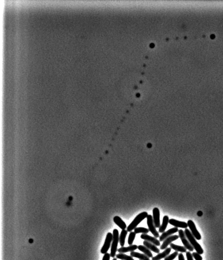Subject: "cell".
Returning <instances> with one entry per match:
<instances>
[{
  "label": "cell",
  "mask_w": 223,
  "mask_h": 260,
  "mask_svg": "<svg viewBox=\"0 0 223 260\" xmlns=\"http://www.w3.org/2000/svg\"><path fill=\"white\" fill-rule=\"evenodd\" d=\"M187 225H188V227H189L190 230L191 231L192 234L194 236V237L197 240H200L202 239V236L198 230H197L196 226H195L194 223V221L192 220L188 221H187Z\"/></svg>",
  "instance_id": "cell-7"
},
{
  "label": "cell",
  "mask_w": 223,
  "mask_h": 260,
  "mask_svg": "<svg viewBox=\"0 0 223 260\" xmlns=\"http://www.w3.org/2000/svg\"><path fill=\"white\" fill-rule=\"evenodd\" d=\"M149 231L147 228L143 227H137L134 229V232L136 234L139 233H143V234H147L149 232Z\"/></svg>",
  "instance_id": "cell-23"
},
{
  "label": "cell",
  "mask_w": 223,
  "mask_h": 260,
  "mask_svg": "<svg viewBox=\"0 0 223 260\" xmlns=\"http://www.w3.org/2000/svg\"><path fill=\"white\" fill-rule=\"evenodd\" d=\"M140 238L142 239H144V240H146L147 241L151 243L152 244L155 245L156 246H161L160 240H158L155 237H151L150 236L146 234H143L141 235Z\"/></svg>",
  "instance_id": "cell-10"
},
{
  "label": "cell",
  "mask_w": 223,
  "mask_h": 260,
  "mask_svg": "<svg viewBox=\"0 0 223 260\" xmlns=\"http://www.w3.org/2000/svg\"><path fill=\"white\" fill-rule=\"evenodd\" d=\"M130 254V256L132 257L139 258L140 260H151L150 258H149L147 256H146V254H142L134 252V251L131 252Z\"/></svg>",
  "instance_id": "cell-18"
},
{
  "label": "cell",
  "mask_w": 223,
  "mask_h": 260,
  "mask_svg": "<svg viewBox=\"0 0 223 260\" xmlns=\"http://www.w3.org/2000/svg\"><path fill=\"white\" fill-rule=\"evenodd\" d=\"M128 232V231L125 230H122V232H121L120 237H119V242H120V245L122 247H123L124 246L126 237L127 236Z\"/></svg>",
  "instance_id": "cell-20"
},
{
  "label": "cell",
  "mask_w": 223,
  "mask_h": 260,
  "mask_svg": "<svg viewBox=\"0 0 223 260\" xmlns=\"http://www.w3.org/2000/svg\"><path fill=\"white\" fill-rule=\"evenodd\" d=\"M116 257L117 259H121L122 260H135L131 256H128V255L122 253L116 254Z\"/></svg>",
  "instance_id": "cell-22"
},
{
  "label": "cell",
  "mask_w": 223,
  "mask_h": 260,
  "mask_svg": "<svg viewBox=\"0 0 223 260\" xmlns=\"http://www.w3.org/2000/svg\"><path fill=\"white\" fill-rule=\"evenodd\" d=\"M113 235L111 232H108L106 236L105 243L101 249V253L103 254L107 253L110 247L111 244L113 241Z\"/></svg>",
  "instance_id": "cell-6"
},
{
  "label": "cell",
  "mask_w": 223,
  "mask_h": 260,
  "mask_svg": "<svg viewBox=\"0 0 223 260\" xmlns=\"http://www.w3.org/2000/svg\"><path fill=\"white\" fill-rule=\"evenodd\" d=\"M110 254L109 253H106L104 254L102 260H110Z\"/></svg>",
  "instance_id": "cell-28"
},
{
  "label": "cell",
  "mask_w": 223,
  "mask_h": 260,
  "mask_svg": "<svg viewBox=\"0 0 223 260\" xmlns=\"http://www.w3.org/2000/svg\"><path fill=\"white\" fill-rule=\"evenodd\" d=\"M179 237L181 239V241L183 244L184 247H186L187 249L190 252H193L194 249L193 246H192L190 243L189 242V240L187 239L185 233L184 231L182 230H179Z\"/></svg>",
  "instance_id": "cell-4"
},
{
  "label": "cell",
  "mask_w": 223,
  "mask_h": 260,
  "mask_svg": "<svg viewBox=\"0 0 223 260\" xmlns=\"http://www.w3.org/2000/svg\"><path fill=\"white\" fill-rule=\"evenodd\" d=\"M169 217L167 216H164L163 217V221H162V224L160 226L159 229V232L160 233H163L165 232L166 229L167 228V226L169 223Z\"/></svg>",
  "instance_id": "cell-17"
},
{
  "label": "cell",
  "mask_w": 223,
  "mask_h": 260,
  "mask_svg": "<svg viewBox=\"0 0 223 260\" xmlns=\"http://www.w3.org/2000/svg\"><path fill=\"white\" fill-rule=\"evenodd\" d=\"M193 257L195 259V260H202V257L201 256V254L198 253L197 252H194L192 254Z\"/></svg>",
  "instance_id": "cell-26"
},
{
  "label": "cell",
  "mask_w": 223,
  "mask_h": 260,
  "mask_svg": "<svg viewBox=\"0 0 223 260\" xmlns=\"http://www.w3.org/2000/svg\"><path fill=\"white\" fill-rule=\"evenodd\" d=\"M138 246L136 245H130L128 247H122L118 249L117 251L119 253H125L129 252H133L136 250L137 249Z\"/></svg>",
  "instance_id": "cell-14"
},
{
  "label": "cell",
  "mask_w": 223,
  "mask_h": 260,
  "mask_svg": "<svg viewBox=\"0 0 223 260\" xmlns=\"http://www.w3.org/2000/svg\"><path fill=\"white\" fill-rule=\"evenodd\" d=\"M147 223L148 227V230L152 233V234L154 236L155 238H158L160 237L159 233L156 231L154 221H153V216L151 215H148L147 217Z\"/></svg>",
  "instance_id": "cell-5"
},
{
  "label": "cell",
  "mask_w": 223,
  "mask_h": 260,
  "mask_svg": "<svg viewBox=\"0 0 223 260\" xmlns=\"http://www.w3.org/2000/svg\"><path fill=\"white\" fill-rule=\"evenodd\" d=\"M184 232L187 239L189 240V242L190 243V244L194 247V249L196 250L197 253L200 254H203V249L201 246V245L197 242L195 238L194 237L190 231H189L188 228H185Z\"/></svg>",
  "instance_id": "cell-1"
},
{
  "label": "cell",
  "mask_w": 223,
  "mask_h": 260,
  "mask_svg": "<svg viewBox=\"0 0 223 260\" xmlns=\"http://www.w3.org/2000/svg\"><path fill=\"white\" fill-rule=\"evenodd\" d=\"M169 223L171 225L174 226L175 227L181 228H187L188 227L187 223L184 221H179L174 219H169Z\"/></svg>",
  "instance_id": "cell-12"
},
{
  "label": "cell",
  "mask_w": 223,
  "mask_h": 260,
  "mask_svg": "<svg viewBox=\"0 0 223 260\" xmlns=\"http://www.w3.org/2000/svg\"><path fill=\"white\" fill-rule=\"evenodd\" d=\"M113 238L112 244L111 249V257L114 258L116 256V253L117 251V246L119 242V233L118 230L114 229L113 231Z\"/></svg>",
  "instance_id": "cell-3"
},
{
  "label": "cell",
  "mask_w": 223,
  "mask_h": 260,
  "mask_svg": "<svg viewBox=\"0 0 223 260\" xmlns=\"http://www.w3.org/2000/svg\"><path fill=\"white\" fill-rule=\"evenodd\" d=\"M143 244L144 246L147 247V249H149L151 251H153L155 253H160V249L158 248H157L155 245L152 244L151 243L144 240V241L143 242Z\"/></svg>",
  "instance_id": "cell-15"
},
{
  "label": "cell",
  "mask_w": 223,
  "mask_h": 260,
  "mask_svg": "<svg viewBox=\"0 0 223 260\" xmlns=\"http://www.w3.org/2000/svg\"><path fill=\"white\" fill-rule=\"evenodd\" d=\"M179 238V237L178 235L170 236L163 241V243L160 247V249L161 250L166 249L169 245H170L172 242L177 240Z\"/></svg>",
  "instance_id": "cell-9"
},
{
  "label": "cell",
  "mask_w": 223,
  "mask_h": 260,
  "mask_svg": "<svg viewBox=\"0 0 223 260\" xmlns=\"http://www.w3.org/2000/svg\"><path fill=\"white\" fill-rule=\"evenodd\" d=\"M179 255L178 252L176 251L174 252L173 253L170 254L169 256H167L166 257L164 258V260H173L174 259L176 258V257Z\"/></svg>",
  "instance_id": "cell-25"
},
{
  "label": "cell",
  "mask_w": 223,
  "mask_h": 260,
  "mask_svg": "<svg viewBox=\"0 0 223 260\" xmlns=\"http://www.w3.org/2000/svg\"><path fill=\"white\" fill-rule=\"evenodd\" d=\"M179 231V229L177 228L174 227L173 228H170L169 230L167 231L166 232L162 233V235L160 237V241H163L166 239H167L168 237H169L172 235L174 233Z\"/></svg>",
  "instance_id": "cell-11"
},
{
  "label": "cell",
  "mask_w": 223,
  "mask_h": 260,
  "mask_svg": "<svg viewBox=\"0 0 223 260\" xmlns=\"http://www.w3.org/2000/svg\"><path fill=\"white\" fill-rule=\"evenodd\" d=\"M113 260H117V258H114Z\"/></svg>",
  "instance_id": "cell-31"
},
{
  "label": "cell",
  "mask_w": 223,
  "mask_h": 260,
  "mask_svg": "<svg viewBox=\"0 0 223 260\" xmlns=\"http://www.w3.org/2000/svg\"><path fill=\"white\" fill-rule=\"evenodd\" d=\"M179 260H185L183 254L180 253L179 254Z\"/></svg>",
  "instance_id": "cell-29"
},
{
  "label": "cell",
  "mask_w": 223,
  "mask_h": 260,
  "mask_svg": "<svg viewBox=\"0 0 223 260\" xmlns=\"http://www.w3.org/2000/svg\"><path fill=\"white\" fill-rule=\"evenodd\" d=\"M153 221L155 225V227L159 228L161 226L160 223V211L157 207H155L153 210Z\"/></svg>",
  "instance_id": "cell-8"
},
{
  "label": "cell",
  "mask_w": 223,
  "mask_h": 260,
  "mask_svg": "<svg viewBox=\"0 0 223 260\" xmlns=\"http://www.w3.org/2000/svg\"><path fill=\"white\" fill-rule=\"evenodd\" d=\"M186 256H187V260H194L193 259V255L190 252H186Z\"/></svg>",
  "instance_id": "cell-27"
},
{
  "label": "cell",
  "mask_w": 223,
  "mask_h": 260,
  "mask_svg": "<svg viewBox=\"0 0 223 260\" xmlns=\"http://www.w3.org/2000/svg\"><path fill=\"white\" fill-rule=\"evenodd\" d=\"M137 249H139V250L144 253V254H146V256H147L149 258H153V254L152 253L150 250L144 246L139 245L138 246Z\"/></svg>",
  "instance_id": "cell-19"
},
{
  "label": "cell",
  "mask_w": 223,
  "mask_h": 260,
  "mask_svg": "<svg viewBox=\"0 0 223 260\" xmlns=\"http://www.w3.org/2000/svg\"><path fill=\"white\" fill-rule=\"evenodd\" d=\"M202 214H203V213H202V211H199V212L197 213V215L198 216H202Z\"/></svg>",
  "instance_id": "cell-30"
},
{
  "label": "cell",
  "mask_w": 223,
  "mask_h": 260,
  "mask_svg": "<svg viewBox=\"0 0 223 260\" xmlns=\"http://www.w3.org/2000/svg\"><path fill=\"white\" fill-rule=\"evenodd\" d=\"M170 248L174 249L177 252H180L181 253H186L187 252V249L184 246H178V245H175V244L171 243L170 244Z\"/></svg>",
  "instance_id": "cell-21"
},
{
  "label": "cell",
  "mask_w": 223,
  "mask_h": 260,
  "mask_svg": "<svg viewBox=\"0 0 223 260\" xmlns=\"http://www.w3.org/2000/svg\"><path fill=\"white\" fill-rule=\"evenodd\" d=\"M136 234L134 232H130L129 233V236L128 238V244L129 245H132L133 243L134 242Z\"/></svg>",
  "instance_id": "cell-24"
},
{
  "label": "cell",
  "mask_w": 223,
  "mask_h": 260,
  "mask_svg": "<svg viewBox=\"0 0 223 260\" xmlns=\"http://www.w3.org/2000/svg\"><path fill=\"white\" fill-rule=\"evenodd\" d=\"M171 250L172 249L170 247H168L162 253L158 254L157 256L153 257V258H152V260H160L162 258H165L167 256H169V254L171 252Z\"/></svg>",
  "instance_id": "cell-13"
},
{
  "label": "cell",
  "mask_w": 223,
  "mask_h": 260,
  "mask_svg": "<svg viewBox=\"0 0 223 260\" xmlns=\"http://www.w3.org/2000/svg\"><path fill=\"white\" fill-rule=\"evenodd\" d=\"M148 216V213L146 212H142L141 213H139L135 217L134 220L128 226L127 231L128 232H132V231L136 228L137 225H139L142 221H143L144 219L147 218Z\"/></svg>",
  "instance_id": "cell-2"
},
{
  "label": "cell",
  "mask_w": 223,
  "mask_h": 260,
  "mask_svg": "<svg viewBox=\"0 0 223 260\" xmlns=\"http://www.w3.org/2000/svg\"><path fill=\"white\" fill-rule=\"evenodd\" d=\"M114 221L116 225L119 226L122 230H125L127 228V225L124 221L120 218V217L116 216L114 218Z\"/></svg>",
  "instance_id": "cell-16"
},
{
  "label": "cell",
  "mask_w": 223,
  "mask_h": 260,
  "mask_svg": "<svg viewBox=\"0 0 223 260\" xmlns=\"http://www.w3.org/2000/svg\"></svg>",
  "instance_id": "cell-32"
}]
</instances>
